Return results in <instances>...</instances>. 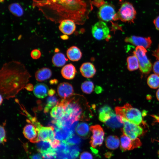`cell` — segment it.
Listing matches in <instances>:
<instances>
[{"mask_svg": "<svg viewBox=\"0 0 159 159\" xmlns=\"http://www.w3.org/2000/svg\"><path fill=\"white\" fill-rule=\"evenodd\" d=\"M48 6L53 7L61 21L69 19L79 24L88 19L92 9L91 0H50Z\"/></svg>", "mask_w": 159, "mask_h": 159, "instance_id": "cell-1", "label": "cell"}, {"mask_svg": "<svg viewBox=\"0 0 159 159\" xmlns=\"http://www.w3.org/2000/svg\"><path fill=\"white\" fill-rule=\"evenodd\" d=\"M31 77L21 62L13 61L5 63L0 71L1 89L7 91L19 90L25 86Z\"/></svg>", "mask_w": 159, "mask_h": 159, "instance_id": "cell-2", "label": "cell"}, {"mask_svg": "<svg viewBox=\"0 0 159 159\" xmlns=\"http://www.w3.org/2000/svg\"><path fill=\"white\" fill-rule=\"evenodd\" d=\"M81 96L75 95L73 97L64 99L63 100L65 107V116L74 121L87 119L84 110L85 106L81 100Z\"/></svg>", "mask_w": 159, "mask_h": 159, "instance_id": "cell-3", "label": "cell"}, {"mask_svg": "<svg viewBox=\"0 0 159 159\" xmlns=\"http://www.w3.org/2000/svg\"><path fill=\"white\" fill-rule=\"evenodd\" d=\"M116 114L122 119H124L134 124L139 125L142 121L141 112L138 109L127 103L122 107H115Z\"/></svg>", "mask_w": 159, "mask_h": 159, "instance_id": "cell-4", "label": "cell"}, {"mask_svg": "<svg viewBox=\"0 0 159 159\" xmlns=\"http://www.w3.org/2000/svg\"><path fill=\"white\" fill-rule=\"evenodd\" d=\"M136 11L133 5L130 3L125 1L122 3L116 14V20L130 23H134L136 15Z\"/></svg>", "mask_w": 159, "mask_h": 159, "instance_id": "cell-5", "label": "cell"}, {"mask_svg": "<svg viewBox=\"0 0 159 159\" xmlns=\"http://www.w3.org/2000/svg\"><path fill=\"white\" fill-rule=\"evenodd\" d=\"M147 52L146 49L142 46H137L133 52L138 59L140 71L145 74L149 73L153 67L152 63L146 55Z\"/></svg>", "mask_w": 159, "mask_h": 159, "instance_id": "cell-6", "label": "cell"}, {"mask_svg": "<svg viewBox=\"0 0 159 159\" xmlns=\"http://www.w3.org/2000/svg\"><path fill=\"white\" fill-rule=\"evenodd\" d=\"M98 0L101 4L98 5L99 6L98 12L99 17L103 21H106L117 20V13L112 6L105 2L102 3V1L100 4V0Z\"/></svg>", "mask_w": 159, "mask_h": 159, "instance_id": "cell-7", "label": "cell"}, {"mask_svg": "<svg viewBox=\"0 0 159 159\" xmlns=\"http://www.w3.org/2000/svg\"><path fill=\"white\" fill-rule=\"evenodd\" d=\"M123 123L122 131L123 134L131 139L135 140L143 133V130L139 125L130 122L127 120L122 119Z\"/></svg>", "mask_w": 159, "mask_h": 159, "instance_id": "cell-8", "label": "cell"}, {"mask_svg": "<svg viewBox=\"0 0 159 159\" xmlns=\"http://www.w3.org/2000/svg\"><path fill=\"white\" fill-rule=\"evenodd\" d=\"M34 126L38 132V142L41 140H47L51 142L55 139L54 137V128L53 127H44L38 121L36 123Z\"/></svg>", "mask_w": 159, "mask_h": 159, "instance_id": "cell-9", "label": "cell"}, {"mask_svg": "<svg viewBox=\"0 0 159 159\" xmlns=\"http://www.w3.org/2000/svg\"><path fill=\"white\" fill-rule=\"evenodd\" d=\"M93 37L97 40H102L107 38L109 35L110 30L106 23L99 21L95 24L92 28Z\"/></svg>", "mask_w": 159, "mask_h": 159, "instance_id": "cell-10", "label": "cell"}, {"mask_svg": "<svg viewBox=\"0 0 159 159\" xmlns=\"http://www.w3.org/2000/svg\"><path fill=\"white\" fill-rule=\"evenodd\" d=\"M90 129L92 134L90 142L91 146L94 148L101 146L102 144L105 135L103 129L99 125L92 126Z\"/></svg>", "mask_w": 159, "mask_h": 159, "instance_id": "cell-11", "label": "cell"}, {"mask_svg": "<svg viewBox=\"0 0 159 159\" xmlns=\"http://www.w3.org/2000/svg\"><path fill=\"white\" fill-rule=\"evenodd\" d=\"M141 145V143L138 138L132 140L124 134L121 136L120 148L122 151L131 150Z\"/></svg>", "mask_w": 159, "mask_h": 159, "instance_id": "cell-12", "label": "cell"}, {"mask_svg": "<svg viewBox=\"0 0 159 159\" xmlns=\"http://www.w3.org/2000/svg\"><path fill=\"white\" fill-rule=\"evenodd\" d=\"M126 42L129 43L137 46H142L146 49L151 46L152 41L150 37H145L135 36L126 37L125 40Z\"/></svg>", "mask_w": 159, "mask_h": 159, "instance_id": "cell-13", "label": "cell"}, {"mask_svg": "<svg viewBox=\"0 0 159 159\" xmlns=\"http://www.w3.org/2000/svg\"><path fill=\"white\" fill-rule=\"evenodd\" d=\"M58 94L60 97L66 99L73 96L74 89L72 85L67 82L60 83L57 88Z\"/></svg>", "mask_w": 159, "mask_h": 159, "instance_id": "cell-14", "label": "cell"}, {"mask_svg": "<svg viewBox=\"0 0 159 159\" xmlns=\"http://www.w3.org/2000/svg\"><path fill=\"white\" fill-rule=\"evenodd\" d=\"M76 28L75 22L73 20L69 19L62 20L60 21L59 26L60 31L66 35L72 34L75 30Z\"/></svg>", "mask_w": 159, "mask_h": 159, "instance_id": "cell-15", "label": "cell"}, {"mask_svg": "<svg viewBox=\"0 0 159 159\" xmlns=\"http://www.w3.org/2000/svg\"><path fill=\"white\" fill-rule=\"evenodd\" d=\"M35 127L33 125L28 124L24 127L23 130L25 137L33 143L38 142V132Z\"/></svg>", "mask_w": 159, "mask_h": 159, "instance_id": "cell-16", "label": "cell"}, {"mask_svg": "<svg viewBox=\"0 0 159 159\" xmlns=\"http://www.w3.org/2000/svg\"><path fill=\"white\" fill-rule=\"evenodd\" d=\"M80 69L82 75L87 78L92 77L96 72L95 66L90 62H86L83 63L81 66Z\"/></svg>", "mask_w": 159, "mask_h": 159, "instance_id": "cell-17", "label": "cell"}, {"mask_svg": "<svg viewBox=\"0 0 159 159\" xmlns=\"http://www.w3.org/2000/svg\"><path fill=\"white\" fill-rule=\"evenodd\" d=\"M50 115L52 118L55 119H61L64 117L65 107L62 99L52 108Z\"/></svg>", "mask_w": 159, "mask_h": 159, "instance_id": "cell-18", "label": "cell"}, {"mask_svg": "<svg viewBox=\"0 0 159 159\" xmlns=\"http://www.w3.org/2000/svg\"><path fill=\"white\" fill-rule=\"evenodd\" d=\"M73 134L70 129L65 127L54 129V137L59 141H66Z\"/></svg>", "mask_w": 159, "mask_h": 159, "instance_id": "cell-19", "label": "cell"}, {"mask_svg": "<svg viewBox=\"0 0 159 159\" xmlns=\"http://www.w3.org/2000/svg\"><path fill=\"white\" fill-rule=\"evenodd\" d=\"M37 143L36 145L37 148L42 155L55 152L49 141L47 140H41Z\"/></svg>", "mask_w": 159, "mask_h": 159, "instance_id": "cell-20", "label": "cell"}, {"mask_svg": "<svg viewBox=\"0 0 159 159\" xmlns=\"http://www.w3.org/2000/svg\"><path fill=\"white\" fill-rule=\"evenodd\" d=\"M76 70L74 66L72 64L64 65L61 70L62 76L67 80H72L75 77Z\"/></svg>", "mask_w": 159, "mask_h": 159, "instance_id": "cell-21", "label": "cell"}, {"mask_svg": "<svg viewBox=\"0 0 159 159\" xmlns=\"http://www.w3.org/2000/svg\"><path fill=\"white\" fill-rule=\"evenodd\" d=\"M66 54L68 58L73 62L80 60L82 55L80 50L76 46H72L69 48L67 51Z\"/></svg>", "mask_w": 159, "mask_h": 159, "instance_id": "cell-22", "label": "cell"}, {"mask_svg": "<svg viewBox=\"0 0 159 159\" xmlns=\"http://www.w3.org/2000/svg\"><path fill=\"white\" fill-rule=\"evenodd\" d=\"M48 91V87L46 84L39 83L35 86L33 93L35 96L37 98L43 99L47 96Z\"/></svg>", "mask_w": 159, "mask_h": 159, "instance_id": "cell-23", "label": "cell"}, {"mask_svg": "<svg viewBox=\"0 0 159 159\" xmlns=\"http://www.w3.org/2000/svg\"><path fill=\"white\" fill-rule=\"evenodd\" d=\"M51 70L48 68L43 67L39 69L35 72V76L38 81L42 82L48 79L52 75Z\"/></svg>", "mask_w": 159, "mask_h": 159, "instance_id": "cell-24", "label": "cell"}, {"mask_svg": "<svg viewBox=\"0 0 159 159\" xmlns=\"http://www.w3.org/2000/svg\"><path fill=\"white\" fill-rule=\"evenodd\" d=\"M105 123L108 127L112 129L120 128L123 125L122 119L114 113Z\"/></svg>", "mask_w": 159, "mask_h": 159, "instance_id": "cell-25", "label": "cell"}, {"mask_svg": "<svg viewBox=\"0 0 159 159\" xmlns=\"http://www.w3.org/2000/svg\"><path fill=\"white\" fill-rule=\"evenodd\" d=\"M114 113L110 107L107 105H105L99 110V120L102 122H105Z\"/></svg>", "mask_w": 159, "mask_h": 159, "instance_id": "cell-26", "label": "cell"}, {"mask_svg": "<svg viewBox=\"0 0 159 159\" xmlns=\"http://www.w3.org/2000/svg\"><path fill=\"white\" fill-rule=\"evenodd\" d=\"M68 59L62 53H57L54 54L52 58L53 64L56 67H60L63 66Z\"/></svg>", "mask_w": 159, "mask_h": 159, "instance_id": "cell-27", "label": "cell"}, {"mask_svg": "<svg viewBox=\"0 0 159 159\" xmlns=\"http://www.w3.org/2000/svg\"><path fill=\"white\" fill-rule=\"evenodd\" d=\"M76 131L77 134L83 138L88 137L90 134V128L88 125L85 122H81L77 125Z\"/></svg>", "mask_w": 159, "mask_h": 159, "instance_id": "cell-28", "label": "cell"}, {"mask_svg": "<svg viewBox=\"0 0 159 159\" xmlns=\"http://www.w3.org/2000/svg\"><path fill=\"white\" fill-rule=\"evenodd\" d=\"M120 143L119 138L115 135L109 136L105 140L106 147L111 150H115L119 146Z\"/></svg>", "mask_w": 159, "mask_h": 159, "instance_id": "cell-29", "label": "cell"}, {"mask_svg": "<svg viewBox=\"0 0 159 159\" xmlns=\"http://www.w3.org/2000/svg\"><path fill=\"white\" fill-rule=\"evenodd\" d=\"M127 69L130 71H132L139 68V63L137 57L133 54L128 56L127 59Z\"/></svg>", "mask_w": 159, "mask_h": 159, "instance_id": "cell-30", "label": "cell"}, {"mask_svg": "<svg viewBox=\"0 0 159 159\" xmlns=\"http://www.w3.org/2000/svg\"><path fill=\"white\" fill-rule=\"evenodd\" d=\"M147 83L150 88L156 89L159 87V75L156 74L150 75L147 79Z\"/></svg>", "mask_w": 159, "mask_h": 159, "instance_id": "cell-31", "label": "cell"}, {"mask_svg": "<svg viewBox=\"0 0 159 159\" xmlns=\"http://www.w3.org/2000/svg\"><path fill=\"white\" fill-rule=\"evenodd\" d=\"M80 150L77 146L69 144L67 153L68 159H77L79 155Z\"/></svg>", "mask_w": 159, "mask_h": 159, "instance_id": "cell-32", "label": "cell"}, {"mask_svg": "<svg viewBox=\"0 0 159 159\" xmlns=\"http://www.w3.org/2000/svg\"><path fill=\"white\" fill-rule=\"evenodd\" d=\"M59 102L56 96H49L47 99L46 104L44 109V112H48L49 110L57 105Z\"/></svg>", "mask_w": 159, "mask_h": 159, "instance_id": "cell-33", "label": "cell"}, {"mask_svg": "<svg viewBox=\"0 0 159 159\" xmlns=\"http://www.w3.org/2000/svg\"><path fill=\"white\" fill-rule=\"evenodd\" d=\"M9 9L13 14L17 16H21L24 13L22 8L17 3H14L10 5Z\"/></svg>", "mask_w": 159, "mask_h": 159, "instance_id": "cell-34", "label": "cell"}, {"mask_svg": "<svg viewBox=\"0 0 159 159\" xmlns=\"http://www.w3.org/2000/svg\"><path fill=\"white\" fill-rule=\"evenodd\" d=\"M94 87L93 83L90 81H85L81 85V88L83 92L87 94L91 93L93 92Z\"/></svg>", "mask_w": 159, "mask_h": 159, "instance_id": "cell-35", "label": "cell"}, {"mask_svg": "<svg viewBox=\"0 0 159 159\" xmlns=\"http://www.w3.org/2000/svg\"><path fill=\"white\" fill-rule=\"evenodd\" d=\"M65 141L69 145H74L80 144L81 140L79 137L73 134Z\"/></svg>", "mask_w": 159, "mask_h": 159, "instance_id": "cell-36", "label": "cell"}, {"mask_svg": "<svg viewBox=\"0 0 159 159\" xmlns=\"http://www.w3.org/2000/svg\"><path fill=\"white\" fill-rule=\"evenodd\" d=\"M0 143L4 144V143L6 141V134L4 127L3 126L1 125L0 127Z\"/></svg>", "mask_w": 159, "mask_h": 159, "instance_id": "cell-37", "label": "cell"}, {"mask_svg": "<svg viewBox=\"0 0 159 159\" xmlns=\"http://www.w3.org/2000/svg\"><path fill=\"white\" fill-rule=\"evenodd\" d=\"M30 55L32 59H39L40 57L41 53L39 50L35 49L31 51Z\"/></svg>", "mask_w": 159, "mask_h": 159, "instance_id": "cell-38", "label": "cell"}, {"mask_svg": "<svg viewBox=\"0 0 159 159\" xmlns=\"http://www.w3.org/2000/svg\"><path fill=\"white\" fill-rule=\"evenodd\" d=\"M55 152L54 159H68L66 153L63 152Z\"/></svg>", "mask_w": 159, "mask_h": 159, "instance_id": "cell-39", "label": "cell"}, {"mask_svg": "<svg viewBox=\"0 0 159 159\" xmlns=\"http://www.w3.org/2000/svg\"><path fill=\"white\" fill-rule=\"evenodd\" d=\"M80 159H93L92 155L87 152H84L80 155Z\"/></svg>", "mask_w": 159, "mask_h": 159, "instance_id": "cell-40", "label": "cell"}, {"mask_svg": "<svg viewBox=\"0 0 159 159\" xmlns=\"http://www.w3.org/2000/svg\"><path fill=\"white\" fill-rule=\"evenodd\" d=\"M152 68L154 72L159 75V60H156Z\"/></svg>", "mask_w": 159, "mask_h": 159, "instance_id": "cell-41", "label": "cell"}, {"mask_svg": "<svg viewBox=\"0 0 159 159\" xmlns=\"http://www.w3.org/2000/svg\"><path fill=\"white\" fill-rule=\"evenodd\" d=\"M55 154V151L54 152L43 155L42 156L44 159H54Z\"/></svg>", "mask_w": 159, "mask_h": 159, "instance_id": "cell-42", "label": "cell"}, {"mask_svg": "<svg viewBox=\"0 0 159 159\" xmlns=\"http://www.w3.org/2000/svg\"><path fill=\"white\" fill-rule=\"evenodd\" d=\"M152 54L155 57L156 60H159V44L157 48L153 51Z\"/></svg>", "mask_w": 159, "mask_h": 159, "instance_id": "cell-43", "label": "cell"}, {"mask_svg": "<svg viewBox=\"0 0 159 159\" xmlns=\"http://www.w3.org/2000/svg\"><path fill=\"white\" fill-rule=\"evenodd\" d=\"M153 23L156 29L159 30V16L154 20Z\"/></svg>", "mask_w": 159, "mask_h": 159, "instance_id": "cell-44", "label": "cell"}, {"mask_svg": "<svg viewBox=\"0 0 159 159\" xmlns=\"http://www.w3.org/2000/svg\"><path fill=\"white\" fill-rule=\"evenodd\" d=\"M30 158L31 159H42L41 156L39 154L33 155Z\"/></svg>", "mask_w": 159, "mask_h": 159, "instance_id": "cell-45", "label": "cell"}, {"mask_svg": "<svg viewBox=\"0 0 159 159\" xmlns=\"http://www.w3.org/2000/svg\"><path fill=\"white\" fill-rule=\"evenodd\" d=\"M25 88L29 91H32L33 89V85L31 84H28L25 87Z\"/></svg>", "mask_w": 159, "mask_h": 159, "instance_id": "cell-46", "label": "cell"}, {"mask_svg": "<svg viewBox=\"0 0 159 159\" xmlns=\"http://www.w3.org/2000/svg\"><path fill=\"white\" fill-rule=\"evenodd\" d=\"M55 90L52 89H51L49 90L48 92V95L49 96H52L53 95L55 94Z\"/></svg>", "mask_w": 159, "mask_h": 159, "instance_id": "cell-47", "label": "cell"}, {"mask_svg": "<svg viewBox=\"0 0 159 159\" xmlns=\"http://www.w3.org/2000/svg\"><path fill=\"white\" fill-rule=\"evenodd\" d=\"M58 82L57 80L56 79H53L51 80L50 81V83L51 84H56Z\"/></svg>", "mask_w": 159, "mask_h": 159, "instance_id": "cell-48", "label": "cell"}, {"mask_svg": "<svg viewBox=\"0 0 159 159\" xmlns=\"http://www.w3.org/2000/svg\"><path fill=\"white\" fill-rule=\"evenodd\" d=\"M156 96L157 100L159 101V88L156 91Z\"/></svg>", "mask_w": 159, "mask_h": 159, "instance_id": "cell-49", "label": "cell"}, {"mask_svg": "<svg viewBox=\"0 0 159 159\" xmlns=\"http://www.w3.org/2000/svg\"><path fill=\"white\" fill-rule=\"evenodd\" d=\"M61 38L63 39H66L67 38V35L64 34V35L62 36L61 37Z\"/></svg>", "mask_w": 159, "mask_h": 159, "instance_id": "cell-50", "label": "cell"}, {"mask_svg": "<svg viewBox=\"0 0 159 159\" xmlns=\"http://www.w3.org/2000/svg\"><path fill=\"white\" fill-rule=\"evenodd\" d=\"M3 100V97L1 95H0V105H1L2 102Z\"/></svg>", "mask_w": 159, "mask_h": 159, "instance_id": "cell-51", "label": "cell"}, {"mask_svg": "<svg viewBox=\"0 0 159 159\" xmlns=\"http://www.w3.org/2000/svg\"><path fill=\"white\" fill-rule=\"evenodd\" d=\"M105 155L107 157H109V156H110L111 154L110 153H107Z\"/></svg>", "mask_w": 159, "mask_h": 159, "instance_id": "cell-52", "label": "cell"}]
</instances>
